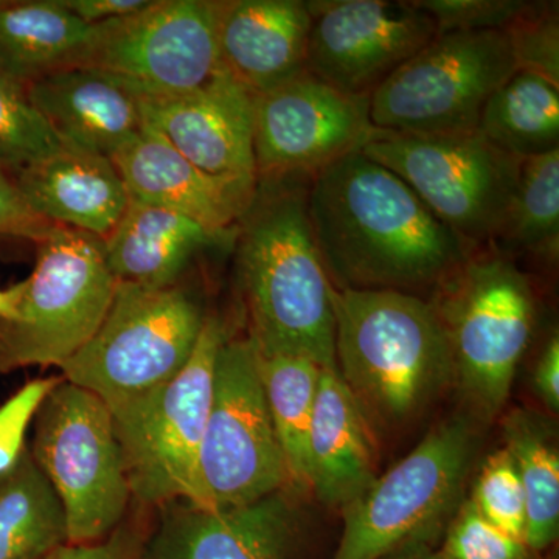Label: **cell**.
<instances>
[{
	"mask_svg": "<svg viewBox=\"0 0 559 559\" xmlns=\"http://www.w3.org/2000/svg\"><path fill=\"white\" fill-rule=\"evenodd\" d=\"M205 316L179 283L151 288L117 282L100 326L62 362V380L103 400L109 411L170 382L191 358Z\"/></svg>",
	"mask_w": 559,
	"mask_h": 559,
	"instance_id": "5b68a950",
	"label": "cell"
},
{
	"mask_svg": "<svg viewBox=\"0 0 559 559\" xmlns=\"http://www.w3.org/2000/svg\"><path fill=\"white\" fill-rule=\"evenodd\" d=\"M226 337L223 322L207 316L189 362L170 382L110 411L131 498L139 502H193L213 373Z\"/></svg>",
	"mask_w": 559,
	"mask_h": 559,
	"instance_id": "9c48e42d",
	"label": "cell"
},
{
	"mask_svg": "<svg viewBox=\"0 0 559 559\" xmlns=\"http://www.w3.org/2000/svg\"><path fill=\"white\" fill-rule=\"evenodd\" d=\"M503 441L527 500L524 543L538 555L554 546L559 533V455L554 430L535 412L518 409L503 421Z\"/></svg>",
	"mask_w": 559,
	"mask_h": 559,
	"instance_id": "4316f807",
	"label": "cell"
},
{
	"mask_svg": "<svg viewBox=\"0 0 559 559\" xmlns=\"http://www.w3.org/2000/svg\"><path fill=\"white\" fill-rule=\"evenodd\" d=\"M290 479L248 340L221 345L190 506L227 509L289 489Z\"/></svg>",
	"mask_w": 559,
	"mask_h": 559,
	"instance_id": "7c38bea8",
	"label": "cell"
},
{
	"mask_svg": "<svg viewBox=\"0 0 559 559\" xmlns=\"http://www.w3.org/2000/svg\"><path fill=\"white\" fill-rule=\"evenodd\" d=\"M235 237V231L210 230L175 210L130 198L116 229L103 242L117 282L160 288L178 283L198 252Z\"/></svg>",
	"mask_w": 559,
	"mask_h": 559,
	"instance_id": "603a6c76",
	"label": "cell"
},
{
	"mask_svg": "<svg viewBox=\"0 0 559 559\" xmlns=\"http://www.w3.org/2000/svg\"><path fill=\"white\" fill-rule=\"evenodd\" d=\"M476 450L471 419L439 423L342 509L344 532L333 559H384L404 547L429 544L462 503Z\"/></svg>",
	"mask_w": 559,
	"mask_h": 559,
	"instance_id": "52a82bcc",
	"label": "cell"
},
{
	"mask_svg": "<svg viewBox=\"0 0 559 559\" xmlns=\"http://www.w3.org/2000/svg\"><path fill=\"white\" fill-rule=\"evenodd\" d=\"M444 559H533L524 540L492 525L469 499L462 500L448 522L443 546Z\"/></svg>",
	"mask_w": 559,
	"mask_h": 559,
	"instance_id": "1f68e13d",
	"label": "cell"
},
{
	"mask_svg": "<svg viewBox=\"0 0 559 559\" xmlns=\"http://www.w3.org/2000/svg\"><path fill=\"white\" fill-rule=\"evenodd\" d=\"M143 124L215 178L257 187L253 95L221 69L205 86L173 97L138 98Z\"/></svg>",
	"mask_w": 559,
	"mask_h": 559,
	"instance_id": "2e32d148",
	"label": "cell"
},
{
	"mask_svg": "<svg viewBox=\"0 0 559 559\" xmlns=\"http://www.w3.org/2000/svg\"><path fill=\"white\" fill-rule=\"evenodd\" d=\"M61 146L60 139L33 108L25 87L0 72V165L13 173Z\"/></svg>",
	"mask_w": 559,
	"mask_h": 559,
	"instance_id": "f546056e",
	"label": "cell"
},
{
	"mask_svg": "<svg viewBox=\"0 0 559 559\" xmlns=\"http://www.w3.org/2000/svg\"><path fill=\"white\" fill-rule=\"evenodd\" d=\"M310 489L325 506L345 509L378 477L370 423L336 370L322 369L308 443Z\"/></svg>",
	"mask_w": 559,
	"mask_h": 559,
	"instance_id": "7402d4cb",
	"label": "cell"
},
{
	"mask_svg": "<svg viewBox=\"0 0 559 559\" xmlns=\"http://www.w3.org/2000/svg\"><path fill=\"white\" fill-rule=\"evenodd\" d=\"M257 362L290 487L310 491L308 443L322 367L300 356H261L259 353Z\"/></svg>",
	"mask_w": 559,
	"mask_h": 559,
	"instance_id": "83f0119b",
	"label": "cell"
},
{
	"mask_svg": "<svg viewBox=\"0 0 559 559\" xmlns=\"http://www.w3.org/2000/svg\"><path fill=\"white\" fill-rule=\"evenodd\" d=\"M110 160L131 200L175 210L210 230H237L255 197L257 187L215 178L194 167L146 124Z\"/></svg>",
	"mask_w": 559,
	"mask_h": 559,
	"instance_id": "ac0fdd59",
	"label": "cell"
},
{
	"mask_svg": "<svg viewBox=\"0 0 559 559\" xmlns=\"http://www.w3.org/2000/svg\"><path fill=\"white\" fill-rule=\"evenodd\" d=\"M145 540L138 530L120 525L112 535L90 546H64L46 559H142Z\"/></svg>",
	"mask_w": 559,
	"mask_h": 559,
	"instance_id": "8d00e7d4",
	"label": "cell"
},
{
	"mask_svg": "<svg viewBox=\"0 0 559 559\" xmlns=\"http://www.w3.org/2000/svg\"><path fill=\"white\" fill-rule=\"evenodd\" d=\"M31 452L60 499L70 546L100 543L120 527L131 489L103 400L58 382L36 412Z\"/></svg>",
	"mask_w": 559,
	"mask_h": 559,
	"instance_id": "ba28073f",
	"label": "cell"
},
{
	"mask_svg": "<svg viewBox=\"0 0 559 559\" xmlns=\"http://www.w3.org/2000/svg\"><path fill=\"white\" fill-rule=\"evenodd\" d=\"M477 131L521 159L558 150L559 86L518 70L488 98Z\"/></svg>",
	"mask_w": 559,
	"mask_h": 559,
	"instance_id": "484cf974",
	"label": "cell"
},
{
	"mask_svg": "<svg viewBox=\"0 0 559 559\" xmlns=\"http://www.w3.org/2000/svg\"><path fill=\"white\" fill-rule=\"evenodd\" d=\"M60 381V378H44L28 382L0 406V476L16 465L40 403Z\"/></svg>",
	"mask_w": 559,
	"mask_h": 559,
	"instance_id": "e575fe53",
	"label": "cell"
},
{
	"mask_svg": "<svg viewBox=\"0 0 559 559\" xmlns=\"http://www.w3.org/2000/svg\"><path fill=\"white\" fill-rule=\"evenodd\" d=\"M151 2L153 0H60L73 16L90 25L132 16L150 7Z\"/></svg>",
	"mask_w": 559,
	"mask_h": 559,
	"instance_id": "74e56055",
	"label": "cell"
},
{
	"mask_svg": "<svg viewBox=\"0 0 559 559\" xmlns=\"http://www.w3.org/2000/svg\"><path fill=\"white\" fill-rule=\"evenodd\" d=\"M337 373L362 411L403 423L454 382L450 337L432 301L400 290H336Z\"/></svg>",
	"mask_w": 559,
	"mask_h": 559,
	"instance_id": "3957f363",
	"label": "cell"
},
{
	"mask_svg": "<svg viewBox=\"0 0 559 559\" xmlns=\"http://www.w3.org/2000/svg\"><path fill=\"white\" fill-rule=\"evenodd\" d=\"M469 500L485 520L524 540L527 500L520 473L506 448L485 460Z\"/></svg>",
	"mask_w": 559,
	"mask_h": 559,
	"instance_id": "4dcf8cb0",
	"label": "cell"
},
{
	"mask_svg": "<svg viewBox=\"0 0 559 559\" xmlns=\"http://www.w3.org/2000/svg\"><path fill=\"white\" fill-rule=\"evenodd\" d=\"M308 0H221V66L252 95L307 72Z\"/></svg>",
	"mask_w": 559,
	"mask_h": 559,
	"instance_id": "d6986e66",
	"label": "cell"
},
{
	"mask_svg": "<svg viewBox=\"0 0 559 559\" xmlns=\"http://www.w3.org/2000/svg\"><path fill=\"white\" fill-rule=\"evenodd\" d=\"M11 176L22 200L40 218L86 231L103 241L130 204V194L112 160L73 146L62 145Z\"/></svg>",
	"mask_w": 559,
	"mask_h": 559,
	"instance_id": "ffe728a7",
	"label": "cell"
},
{
	"mask_svg": "<svg viewBox=\"0 0 559 559\" xmlns=\"http://www.w3.org/2000/svg\"><path fill=\"white\" fill-rule=\"evenodd\" d=\"M554 261L559 250V148L527 157L498 240Z\"/></svg>",
	"mask_w": 559,
	"mask_h": 559,
	"instance_id": "f1b7e54d",
	"label": "cell"
},
{
	"mask_svg": "<svg viewBox=\"0 0 559 559\" xmlns=\"http://www.w3.org/2000/svg\"><path fill=\"white\" fill-rule=\"evenodd\" d=\"M536 392L551 412L559 409V340L554 334L540 353L533 373Z\"/></svg>",
	"mask_w": 559,
	"mask_h": 559,
	"instance_id": "f35d334b",
	"label": "cell"
},
{
	"mask_svg": "<svg viewBox=\"0 0 559 559\" xmlns=\"http://www.w3.org/2000/svg\"><path fill=\"white\" fill-rule=\"evenodd\" d=\"M98 25L84 24L60 0H0V72L27 87L57 70L75 68Z\"/></svg>",
	"mask_w": 559,
	"mask_h": 559,
	"instance_id": "cb8c5ba5",
	"label": "cell"
},
{
	"mask_svg": "<svg viewBox=\"0 0 559 559\" xmlns=\"http://www.w3.org/2000/svg\"><path fill=\"white\" fill-rule=\"evenodd\" d=\"M288 491L227 509L167 503L142 559H293L301 525Z\"/></svg>",
	"mask_w": 559,
	"mask_h": 559,
	"instance_id": "e0dca14e",
	"label": "cell"
},
{
	"mask_svg": "<svg viewBox=\"0 0 559 559\" xmlns=\"http://www.w3.org/2000/svg\"><path fill=\"white\" fill-rule=\"evenodd\" d=\"M518 70L536 73L559 86L558 3L532 2L506 31Z\"/></svg>",
	"mask_w": 559,
	"mask_h": 559,
	"instance_id": "d6a6232c",
	"label": "cell"
},
{
	"mask_svg": "<svg viewBox=\"0 0 559 559\" xmlns=\"http://www.w3.org/2000/svg\"><path fill=\"white\" fill-rule=\"evenodd\" d=\"M219 10L221 0H153L98 25L75 68L98 70L138 98L200 90L223 69Z\"/></svg>",
	"mask_w": 559,
	"mask_h": 559,
	"instance_id": "4fadbf2b",
	"label": "cell"
},
{
	"mask_svg": "<svg viewBox=\"0 0 559 559\" xmlns=\"http://www.w3.org/2000/svg\"><path fill=\"white\" fill-rule=\"evenodd\" d=\"M430 301L450 337L454 382L476 418L491 421L532 341V282L502 253L474 252Z\"/></svg>",
	"mask_w": 559,
	"mask_h": 559,
	"instance_id": "277c9868",
	"label": "cell"
},
{
	"mask_svg": "<svg viewBox=\"0 0 559 559\" xmlns=\"http://www.w3.org/2000/svg\"><path fill=\"white\" fill-rule=\"evenodd\" d=\"M307 210L336 290H439L474 253L403 179L360 151L308 180Z\"/></svg>",
	"mask_w": 559,
	"mask_h": 559,
	"instance_id": "6da1fadb",
	"label": "cell"
},
{
	"mask_svg": "<svg viewBox=\"0 0 559 559\" xmlns=\"http://www.w3.org/2000/svg\"><path fill=\"white\" fill-rule=\"evenodd\" d=\"M384 559H444L440 550L432 549L430 544H414V546L404 547L395 554Z\"/></svg>",
	"mask_w": 559,
	"mask_h": 559,
	"instance_id": "ab89813d",
	"label": "cell"
},
{
	"mask_svg": "<svg viewBox=\"0 0 559 559\" xmlns=\"http://www.w3.org/2000/svg\"><path fill=\"white\" fill-rule=\"evenodd\" d=\"M25 91L62 145L112 159L143 128L138 97L95 69L57 70Z\"/></svg>",
	"mask_w": 559,
	"mask_h": 559,
	"instance_id": "44dd1931",
	"label": "cell"
},
{
	"mask_svg": "<svg viewBox=\"0 0 559 559\" xmlns=\"http://www.w3.org/2000/svg\"><path fill=\"white\" fill-rule=\"evenodd\" d=\"M436 22L437 33L507 31L530 9L527 0H411Z\"/></svg>",
	"mask_w": 559,
	"mask_h": 559,
	"instance_id": "836d02e7",
	"label": "cell"
},
{
	"mask_svg": "<svg viewBox=\"0 0 559 559\" xmlns=\"http://www.w3.org/2000/svg\"><path fill=\"white\" fill-rule=\"evenodd\" d=\"M36 245L35 270L16 283L13 312L0 319V374L60 369L100 326L116 290L102 238L55 224Z\"/></svg>",
	"mask_w": 559,
	"mask_h": 559,
	"instance_id": "8992f818",
	"label": "cell"
},
{
	"mask_svg": "<svg viewBox=\"0 0 559 559\" xmlns=\"http://www.w3.org/2000/svg\"><path fill=\"white\" fill-rule=\"evenodd\" d=\"M68 544L64 511L25 448L0 476V559H46Z\"/></svg>",
	"mask_w": 559,
	"mask_h": 559,
	"instance_id": "d4e9b609",
	"label": "cell"
},
{
	"mask_svg": "<svg viewBox=\"0 0 559 559\" xmlns=\"http://www.w3.org/2000/svg\"><path fill=\"white\" fill-rule=\"evenodd\" d=\"M360 153L403 179L474 252L498 240L524 159L479 131L412 135L380 131Z\"/></svg>",
	"mask_w": 559,
	"mask_h": 559,
	"instance_id": "8fae6325",
	"label": "cell"
},
{
	"mask_svg": "<svg viewBox=\"0 0 559 559\" xmlns=\"http://www.w3.org/2000/svg\"><path fill=\"white\" fill-rule=\"evenodd\" d=\"M308 180H259L235 237L238 275L259 355L300 356L337 371L334 288L308 218Z\"/></svg>",
	"mask_w": 559,
	"mask_h": 559,
	"instance_id": "7a4b0ae2",
	"label": "cell"
},
{
	"mask_svg": "<svg viewBox=\"0 0 559 559\" xmlns=\"http://www.w3.org/2000/svg\"><path fill=\"white\" fill-rule=\"evenodd\" d=\"M380 131L371 123L370 97L344 94L304 72L253 95L257 178L311 179Z\"/></svg>",
	"mask_w": 559,
	"mask_h": 559,
	"instance_id": "5bb4252c",
	"label": "cell"
},
{
	"mask_svg": "<svg viewBox=\"0 0 559 559\" xmlns=\"http://www.w3.org/2000/svg\"><path fill=\"white\" fill-rule=\"evenodd\" d=\"M308 9L307 72L356 97H370L437 35L411 0H308Z\"/></svg>",
	"mask_w": 559,
	"mask_h": 559,
	"instance_id": "9a60e30c",
	"label": "cell"
},
{
	"mask_svg": "<svg viewBox=\"0 0 559 559\" xmlns=\"http://www.w3.org/2000/svg\"><path fill=\"white\" fill-rule=\"evenodd\" d=\"M516 72L506 31L437 33L370 95L371 123L395 134H468Z\"/></svg>",
	"mask_w": 559,
	"mask_h": 559,
	"instance_id": "30bf717a",
	"label": "cell"
},
{
	"mask_svg": "<svg viewBox=\"0 0 559 559\" xmlns=\"http://www.w3.org/2000/svg\"><path fill=\"white\" fill-rule=\"evenodd\" d=\"M53 226L25 204L13 176L0 165V237L39 242Z\"/></svg>",
	"mask_w": 559,
	"mask_h": 559,
	"instance_id": "d590c367",
	"label": "cell"
},
{
	"mask_svg": "<svg viewBox=\"0 0 559 559\" xmlns=\"http://www.w3.org/2000/svg\"><path fill=\"white\" fill-rule=\"evenodd\" d=\"M17 288L16 285L5 290H0V319H7L13 312L16 305Z\"/></svg>",
	"mask_w": 559,
	"mask_h": 559,
	"instance_id": "60d3db41",
	"label": "cell"
}]
</instances>
